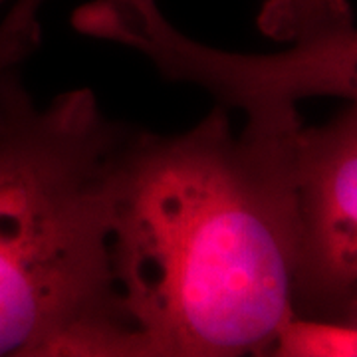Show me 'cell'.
I'll list each match as a JSON object with an SVG mask.
<instances>
[{
  "mask_svg": "<svg viewBox=\"0 0 357 357\" xmlns=\"http://www.w3.org/2000/svg\"><path fill=\"white\" fill-rule=\"evenodd\" d=\"M298 105H220L175 135L131 128L112 171L109 255L155 357L270 356L292 318Z\"/></svg>",
  "mask_w": 357,
  "mask_h": 357,
  "instance_id": "6da1fadb",
  "label": "cell"
},
{
  "mask_svg": "<svg viewBox=\"0 0 357 357\" xmlns=\"http://www.w3.org/2000/svg\"><path fill=\"white\" fill-rule=\"evenodd\" d=\"M0 357H155L115 286L112 171L131 126L88 88L0 82Z\"/></svg>",
  "mask_w": 357,
  "mask_h": 357,
  "instance_id": "7a4b0ae2",
  "label": "cell"
},
{
  "mask_svg": "<svg viewBox=\"0 0 357 357\" xmlns=\"http://www.w3.org/2000/svg\"><path fill=\"white\" fill-rule=\"evenodd\" d=\"M292 316L357 326V103L298 133Z\"/></svg>",
  "mask_w": 357,
  "mask_h": 357,
  "instance_id": "277c9868",
  "label": "cell"
},
{
  "mask_svg": "<svg viewBox=\"0 0 357 357\" xmlns=\"http://www.w3.org/2000/svg\"><path fill=\"white\" fill-rule=\"evenodd\" d=\"M276 357H357V326L288 318L274 340Z\"/></svg>",
  "mask_w": 357,
  "mask_h": 357,
  "instance_id": "8992f818",
  "label": "cell"
},
{
  "mask_svg": "<svg viewBox=\"0 0 357 357\" xmlns=\"http://www.w3.org/2000/svg\"><path fill=\"white\" fill-rule=\"evenodd\" d=\"M79 34L126 46L171 82L191 84L244 114L307 98L357 103V26L294 42L274 54L201 44L169 22L157 0H89L72 14Z\"/></svg>",
  "mask_w": 357,
  "mask_h": 357,
  "instance_id": "3957f363",
  "label": "cell"
},
{
  "mask_svg": "<svg viewBox=\"0 0 357 357\" xmlns=\"http://www.w3.org/2000/svg\"><path fill=\"white\" fill-rule=\"evenodd\" d=\"M46 0H13L6 13L18 20H38ZM258 28L268 38L294 44L340 32L356 24L349 0H260Z\"/></svg>",
  "mask_w": 357,
  "mask_h": 357,
  "instance_id": "5b68a950",
  "label": "cell"
},
{
  "mask_svg": "<svg viewBox=\"0 0 357 357\" xmlns=\"http://www.w3.org/2000/svg\"><path fill=\"white\" fill-rule=\"evenodd\" d=\"M42 38L40 20H18L4 14L0 20V82L8 72L24 64L38 50ZM2 119V109H0Z\"/></svg>",
  "mask_w": 357,
  "mask_h": 357,
  "instance_id": "52a82bcc",
  "label": "cell"
},
{
  "mask_svg": "<svg viewBox=\"0 0 357 357\" xmlns=\"http://www.w3.org/2000/svg\"><path fill=\"white\" fill-rule=\"evenodd\" d=\"M4 2H6V0H0V8H2V4H4Z\"/></svg>",
  "mask_w": 357,
  "mask_h": 357,
  "instance_id": "ba28073f",
  "label": "cell"
}]
</instances>
